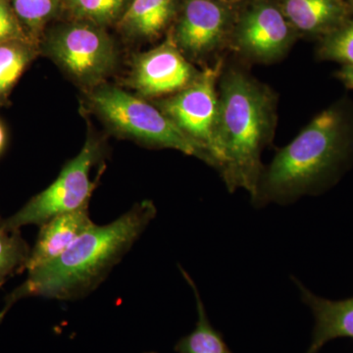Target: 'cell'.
Segmentation results:
<instances>
[{"mask_svg":"<svg viewBox=\"0 0 353 353\" xmlns=\"http://www.w3.org/2000/svg\"><path fill=\"white\" fill-rule=\"evenodd\" d=\"M148 353H154V352H148Z\"/></svg>","mask_w":353,"mask_h":353,"instance_id":"cell-26","label":"cell"},{"mask_svg":"<svg viewBox=\"0 0 353 353\" xmlns=\"http://www.w3.org/2000/svg\"><path fill=\"white\" fill-rule=\"evenodd\" d=\"M30 252L19 231H8L0 225V285L9 276L25 269Z\"/></svg>","mask_w":353,"mask_h":353,"instance_id":"cell-19","label":"cell"},{"mask_svg":"<svg viewBox=\"0 0 353 353\" xmlns=\"http://www.w3.org/2000/svg\"><path fill=\"white\" fill-rule=\"evenodd\" d=\"M296 32L279 4L257 0L239 18L234 39L239 50L245 54L270 61L289 50Z\"/></svg>","mask_w":353,"mask_h":353,"instance_id":"cell-8","label":"cell"},{"mask_svg":"<svg viewBox=\"0 0 353 353\" xmlns=\"http://www.w3.org/2000/svg\"><path fill=\"white\" fill-rule=\"evenodd\" d=\"M273 125L270 94L241 72H229L221 83L216 168L231 192L245 189L252 199L256 194L261 153Z\"/></svg>","mask_w":353,"mask_h":353,"instance_id":"cell-2","label":"cell"},{"mask_svg":"<svg viewBox=\"0 0 353 353\" xmlns=\"http://www.w3.org/2000/svg\"><path fill=\"white\" fill-rule=\"evenodd\" d=\"M341 132V117L336 111L318 115L263 172L252 199L254 203H282L312 190L340 157Z\"/></svg>","mask_w":353,"mask_h":353,"instance_id":"cell-3","label":"cell"},{"mask_svg":"<svg viewBox=\"0 0 353 353\" xmlns=\"http://www.w3.org/2000/svg\"><path fill=\"white\" fill-rule=\"evenodd\" d=\"M221 64L201 72L187 88L161 102L160 110L181 131L201 146L208 163L217 167V124L219 97L216 80Z\"/></svg>","mask_w":353,"mask_h":353,"instance_id":"cell-7","label":"cell"},{"mask_svg":"<svg viewBox=\"0 0 353 353\" xmlns=\"http://www.w3.org/2000/svg\"><path fill=\"white\" fill-rule=\"evenodd\" d=\"M15 41L36 43L14 12L10 0H0V44Z\"/></svg>","mask_w":353,"mask_h":353,"instance_id":"cell-21","label":"cell"},{"mask_svg":"<svg viewBox=\"0 0 353 353\" xmlns=\"http://www.w3.org/2000/svg\"><path fill=\"white\" fill-rule=\"evenodd\" d=\"M217 1H221V2H224V3H228V2L240 1V0H217Z\"/></svg>","mask_w":353,"mask_h":353,"instance_id":"cell-24","label":"cell"},{"mask_svg":"<svg viewBox=\"0 0 353 353\" xmlns=\"http://www.w3.org/2000/svg\"><path fill=\"white\" fill-rule=\"evenodd\" d=\"M155 216L157 208L146 201L109 224H94L57 259L28 272L25 282L7 297L0 321L25 297L75 301L88 296L105 280Z\"/></svg>","mask_w":353,"mask_h":353,"instance_id":"cell-1","label":"cell"},{"mask_svg":"<svg viewBox=\"0 0 353 353\" xmlns=\"http://www.w3.org/2000/svg\"><path fill=\"white\" fill-rule=\"evenodd\" d=\"M348 4H350V8H352L353 12V0H350V1H348Z\"/></svg>","mask_w":353,"mask_h":353,"instance_id":"cell-25","label":"cell"},{"mask_svg":"<svg viewBox=\"0 0 353 353\" xmlns=\"http://www.w3.org/2000/svg\"><path fill=\"white\" fill-rule=\"evenodd\" d=\"M90 102L95 112L116 132L146 145L173 148L208 163V157L199 143L141 97L119 88L101 85L92 90Z\"/></svg>","mask_w":353,"mask_h":353,"instance_id":"cell-4","label":"cell"},{"mask_svg":"<svg viewBox=\"0 0 353 353\" xmlns=\"http://www.w3.org/2000/svg\"><path fill=\"white\" fill-rule=\"evenodd\" d=\"M303 303L315 319L312 343L307 353H317L327 343L339 338L353 339V297L345 301H329L316 296L299 284Z\"/></svg>","mask_w":353,"mask_h":353,"instance_id":"cell-12","label":"cell"},{"mask_svg":"<svg viewBox=\"0 0 353 353\" xmlns=\"http://www.w3.org/2000/svg\"><path fill=\"white\" fill-rule=\"evenodd\" d=\"M101 157V146L88 139L79 154L70 160L54 182L30 199L15 214L0 221L8 231H19L28 225H41L55 216L88 206L95 189L90 171Z\"/></svg>","mask_w":353,"mask_h":353,"instance_id":"cell-5","label":"cell"},{"mask_svg":"<svg viewBox=\"0 0 353 353\" xmlns=\"http://www.w3.org/2000/svg\"><path fill=\"white\" fill-rule=\"evenodd\" d=\"M323 57L353 65V20H347L327 34L322 46Z\"/></svg>","mask_w":353,"mask_h":353,"instance_id":"cell-20","label":"cell"},{"mask_svg":"<svg viewBox=\"0 0 353 353\" xmlns=\"http://www.w3.org/2000/svg\"><path fill=\"white\" fill-rule=\"evenodd\" d=\"M36 43L15 41L0 44V99L8 94L37 54Z\"/></svg>","mask_w":353,"mask_h":353,"instance_id":"cell-17","label":"cell"},{"mask_svg":"<svg viewBox=\"0 0 353 353\" xmlns=\"http://www.w3.org/2000/svg\"><path fill=\"white\" fill-rule=\"evenodd\" d=\"M232 23L233 15L224 2L185 0L176 22L174 41L192 57H202L220 46Z\"/></svg>","mask_w":353,"mask_h":353,"instance_id":"cell-10","label":"cell"},{"mask_svg":"<svg viewBox=\"0 0 353 353\" xmlns=\"http://www.w3.org/2000/svg\"><path fill=\"white\" fill-rule=\"evenodd\" d=\"M46 52L77 82L101 83L112 72L117 59L113 39L104 28L70 21L48 32Z\"/></svg>","mask_w":353,"mask_h":353,"instance_id":"cell-6","label":"cell"},{"mask_svg":"<svg viewBox=\"0 0 353 353\" xmlns=\"http://www.w3.org/2000/svg\"><path fill=\"white\" fill-rule=\"evenodd\" d=\"M10 3L34 43L46 26L62 11V0H10Z\"/></svg>","mask_w":353,"mask_h":353,"instance_id":"cell-18","label":"cell"},{"mask_svg":"<svg viewBox=\"0 0 353 353\" xmlns=\"http://www.w3.org/2000/svg\"><path fill=\"white\" fill-rule=\"evenodd\" d=\"M199 74L183 57L175 41L168 39L134 59L129 83L141 97H155L180 92Z\"/></svg>","mask_w":353,"mask_h":353,"instance_id":"cell-9","label":"cell"},{"mask_svg":"<svg viewBox=\"0 0 353 353\" xmlns=\"http://www.w3.org/2000/svg\"><path fill=\"white\" fill-rule=\"evenodd\" d=\"M176 12V0H131L117 24L129 36L152 39L164 31Z\"/></svg>","mask_w":353,"mask_h":353,"instance_id":"cell-14","label":"cell"},{"mask_svg":"<svg viewBox=\"0 0 353 353\" xmlns=\"http://www.w3.org/2000/svg\"><path fill=\"white\" fill-rule=\"evenodd\" d=\"M131 0H62L70 19L105 28L119 22Z\"/></svg>","mask_w":353,"mask_h":353,"instance_id":"cell-16","label":"cell"},{"mask_svg":"<svg viewBox=\"0 0 353 353\" xmlns=\"http://www.w3.org/2000/svg\"><path fill=\"white\" fill-rule=\"evenodd\" d=\"M340 76L347 85L353 88V65L345 66L341 72Z\"/></svg>","mask_w":353,"mask_h":353,"instance_id":"cell-22","label":"cell"},{"mask_svg":"<svg viewBox=\"0 0 353 353\" xmlns=\"http://www.w3.org/2000/svg\"><path fill=\"white\" fill-rule=\"evenodd\" d=\"M4 143H6V134H4L3 128L0 124V152L3 148Z\"/></svg>","mask_w":353,"mask_h":353,"instance_id":"cell-23","label":"cell"},{"mask_svg":"<svg viewBox=\"0 0 353 353\" xmlns=\"http://www.w3.org/2000/svg\"><path fill=\"white\" fill-rule=\"evenodd\" d=\"M279 6L296 31L309 34H328L352 13L345 0H281Z\"/></svg>","mask_w":353,"mask_h":353,"instance_id":"cell-13","label":"cell"},{"mask_svg":"<svg viewBox=\"0 0 353 353\" xmlns=\"http://www.w3.org/2000/svg\"><path fill=\"white\" fill-rule=\"evenodd\" d=\"M94 225L88 206L55 216L44 223L39 230L36 245L30 252L25 270H34L57 259Z\"/></svg>","mask_w":353,"mask_h":353,"instance_id":"cell-11","label":"cell"},{"mask_svg":"<svg viewBox=\"0 0 353 353\" xmlns=\"http://www.w3.org/2000/svg\"><path fill=\"white\" fill-rule=\"evenodd\" d=\"M181 271L194 290L199 319L194 331L188 336H183L182 340L176 343V352L178 353H232L219 332L216 331L211 326L196 285L187 272L182 268Z\"/></svg>","mask_w":353,"mask_h":353,"instance_id":"cell-15","label":"cell"}]
</instances>
